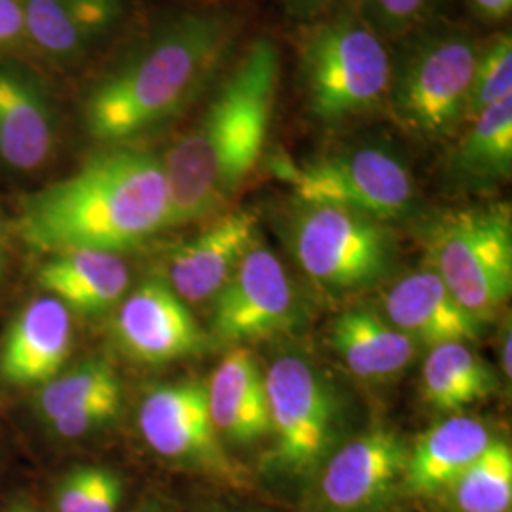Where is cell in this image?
I'll list each match as a JSON object with an SVG mask.
<instances>
[{"label": "cell", "mask_w": 512, "mask_h": 512, "mask_svg": "<svg viewBox=\"0 0 512 512\" xmlns=\"http://www.w3.org/2000/svg\"><path fill=\"white\" fill-rule=\"evenodd\" d=\"M167 209L162 156L118 148L25 196L18 230L27 247L44 255L74 249L120 255L165 230Z\"/></svg>", "instance_id": "obj_1"}, {"label": "cell", "mask_w": 512, "mask_h": 512, "mask_svg": "<svg viewBox=\"0 0 512 512\" xmlns=\"http://www.w3.org/2000/svg\"><path fill=\"white\" fill-rule=\"evenodd\" d=\"M279 52L260 38L222 82L200 120L165 154L167 228L222 211L258 164L274 114Z\"/></svg>", "instance_id": "obj_2"}, {"label": "cell", "mask_w": 512, "mask_h": 512, "mask_svg": "<svg viewBox=\"0 0 512 512\" xmlns=\"http://www.w3.org/2000/svg\"><path fill=\"white\" fill-rule=\"evenodd\" d=\"M232 19L217 12L167 21L95 82L84 101L93 139L126 143L192 105L232 44Z\"/></svg>", "instance_id": "obj_3"}, {"label": "cell", "mask_w": 512, "mask_h": 512, "mask_svg": "<svg viewBox=\"0 0 512 512\" xmlns=\"http://www.w3.org/2000/svg\"><path fill=\"white\" fill-rule=\"evenodd\" d=\"M431 270L476 321L499 310L512 289L511 211L469 207L440 217L427 238Z\"/></svg>", "instance_id": "obj_4"}, {"label": "cell", "mask_w": 512, "mask_h": 512, "mask_svg": "<svg viewBox=\"0 0 512 512\" xmlns=\"http://www.w3.org/2000/svg\"><path fill=\"white\" fill-rule=\"evenodd\" d=\"M264 380L274 435L268 465L291 476L313 475L336 450L344 427L336 387L319 366L298 353L279 355Z\"/></svg>", "instance_id": "obj_5"}, {"label": "cell", "mask_w": 512, "mask_h": 512, "mask_svg": "<svg viewBox=\"0 0 512 512\" xmlns=\"http://www.w3.org/2000/svg\"><path fill=\"white\" fill-rule=\"evenodd\" d=\"M300 69L311 112L330 124L374 109L393 74L382 40L351 18L315 27L302 42Z\"/></svg>", "instance_id": "obj_6"}, {"label": "cell", "mask_w": 512, "mask_h": 512, "mask_svg": "<svg viewBox=\"0 0 512 512\" xmlns=\"http://www.w3.org/2000/svg\"><path fill=\"white\" fill-rule=\"evenodd\" d=\"M291 249L302 272L332 293L376 285L395 260V239L382 220L332 205H308L291 222Z\"/></svg>", "instance_id": "obj_7"}, {"label": "cell", "mask_w": 512, "mask_h": 512, "mask_svg": "<svg viewBox=\"0 0 512 512\" xmlns=\"http://www.w3.org/2000/svg\"><path fill=\"white\" fill-rule=\"evenodd\" d=\"M274 169L308 205L342 207L385 222L404 217L414 202L406 165L385 148H351L308 164L277 160Z\"/></svg>", "instance_id": "obj_8"}, {"label": "cell", "mask_w": 512, "mask_h": 512, "mask_svg": "<svg viewBox=\"0 0 512 512\" xmlns=\"http://www.w3.org/2000/svg\"><path fill=\"white\" fill-rule=\"evenodd\" d=\"M478 52L465 37L421 44L391 74L389 101L397 120L412 131L435 137L467 118V103Z\"/></svg>", "instance_id": "obj_9"}, {"label": "cell", "mask_w": 512, "mask_h": 512, "mask_svg": "<svg viewBox=\"0 0 512 512\" xmlns=\"http://www.w3.org/2000/svg\"><path fill=\"white\" fill-rule=\"evenodd\" d=\"M302 308L281 260L256 241L213 298L211 330L224 344L262 340L294 329Z\"/></svg>", "instance_id": "obj_10"}, {"label": "cell", "mask_w": 512, "mask_h": 512, "mask_svg": "<svg viewBox=\"0 0 512 512\" xmlns=\"http://www.w3.org/2000/svg\"><path fill=\"white\" fill-rule=\"evenodd\" d=\"M139 427L162 458L232 484L241 482V467L220 444L203 382L154 387L141 404Z\"/></svg>", "instance_id": "obj_11"}, {"label": "cell", "mask_w": 512, "mask_h": 512, "mask_svg": "<svg viewBox=\"0 0 512 512\" xmlns=\"http://www.w3.org/2000/svg\"><path fill=\"white\" fill-rule=\"evenodd\" d=\"M408 444L395 431L370 429L336 448L321 467L317 509L380 512L403 490Z\"/></svg>", "instance_id": "obj_12"}, {"label": "cell", "mask_w": 512, "mask_h": 512, "mask_svg": "<svg viewBox=\"0 0 512 512\" xmlns=\"http://www.w3.org/2000/svg\"><path fill=\"white\" fill-rule=\"evenodd\" d=\"M114 334L128 355L148 365L198 355L207 346V334L186 302L162 279L141 283L122 302Z\"/></svg>", "instance_id": "obj_13"}, {"label": "cell", "mask_w": 512, "mask_h": 512, "mask_svg": "<svg viewBox=\"0 0 512 512\" xmlns=\"http://www.w3.org/2000/svg\"><path fill=\"white\" fill-rule=\"evenodd\" d=\"M258 241V217L251 209L222 213L202 232L175 245L167 260V285L184 302H205L219 294L241 258Z\"/></svg>", "instance_id": "obj_14"}, {"label": "cell", "mask_w": 512, "mask_h": 512, "mask_svg": "<svg viewBox=\"0 0 512 512\" xmlns=\"http://www.w3.org/2000/svg\"><path fill=\"white\" fill-rule=\"evenodd\" d=\"M71 348V313L52 296H40L19 311L2 336L0 382L42 387L61 372Z\"/></svg>", "instance_id": "obj_15"}, {"label": "cell", "mask_w": 512, "mask_h": 512, "mask_svg": "<svg viewBox=\"0 0 512 512\" xmlns=\"http://www.w3.org/2000/svg\"><path fill=\"white\" fill-rule=\"evenodd\" d=\"M389 323L423 346L473 342L480 321L465 310L431 268L399 279L384 300Z\"/></svg>", "instance_id": "obj_16"}, {"label": "cell", "mask_w": 512, "mask_h": 512, "mask_svg": "<svg viewBox=\"0 0 512 512\" xmlns=\"http://www.w3.org/2000/svg\"><path fill=\"white\" fill-rule=\"evenodd\" d=\"M55 145L52 101L35 76L0 65V164L29 173L48 162Z\"/></svg>", "instance_id": "obj_17"}, {"label": "cell", "mask_w": 512, "mask_h": 512, "mask_svg": "<svg viewBox=\"0 0 512 512\" xmlns=\"http://www.w3.org/2000/svg\"><path fill=\"white\" fill-rule=\"evenodd\" d=\"M27 44L57 63L76 61L107 37L122 0H21Z\"/></svg>", "instance_id": "obj_18"}, {"label": "cell", "mask_w": 512, "mask_h": 512, "mask_svg": "<svg viewBox=\"0 0 512 512\" xmlns=\"http://www.w3.org/2000/svg\"><path fill=\"white\" fill-rule=\"evenodd\" d=\"M205 385L209 414L220 437L253 444L270 435L266 380L251 351L236 348L226 353Z\"/></svg>", "instance_id": "obj_19"}, {"label": "cell", "mask_w": 512, "mask_h": 512, "mask_svg": "<svg viewBox=\"0 0 512 512\" xmlns=\"http://www.w3.org/2000/svg\"><path fill=\"white\" fill-rule=\"evenodd\" d=\"M38 285L67 310L103 313L128 291L129 270L116 253L74 249L57 253L38 270Z\"/></svg>", "instance_id": "obj_20"}, {"label": "cell", "mask_w": 512, "mask_h": 512, "mask_svg": "<svg viewBox=\"0 0 512 512\" xmlns=\"http://www.w3.org/2000/svg\"><path fill=\"white\" fill-rule=\"evenodd\" d=\"M492 440L488 425L475 418L440 421L408 452L403 490L412 495L446 492Z\"/></svg>", "instance_id": "obj_21"}, {"label": "cell", "mask_w": 512, "mask_h": 512, "mask_svg": "<svg viewBox=\"0 0 512 512\" xmlns=\"http://www.w3.org/2000/svg\"><path fill=\"white\" fill-rule=\"evenodd\" d=\"M330 344L353 374L374 382L403 374L418 351L414 340L370 310H349L336 317Z\"/></svg>", "instance_id": "obj_22"}, {"label": "cell", "mask_w": 512, "mask_h": 512, "mask_svg": "<svg viewBox=\"0 0 512 512\" xmlns=\"http://www.w3.org/2000/svg\"><path fill=\"white\" fill-rule=\"evenodd\" d=\"M497 387L492 368L467 344H440L429 351L421 368L423 399L444 414L461 412L480 403Z\"/></svg>", "instance_id": "obj_23"}, {"label": "cell", "mask_w": 512, "mask_h": 512, "mask_svg": "<svg viewBox=\"0 0 512 512\" xmlns=\"http://www.w3.org/2000/svg\"><path fill=\"white\" fill-rule=\"evenodd\" d=\"M454 165L471 181H503L512 169V97L482 110L463 137Z\"/></svg>", "instance_id": "obj_24"}, {"label": "cell", "mask_w": 512, "mask_h": 512, "mask_svg": "<svg viewBox=\"0 0 512 512\" xmlns=\"http://www.w3.org/2000/svg\"><path fill=\"white\" fill-rule=\"evenodd\" d=\"M446 492L458 512H511V446L492 440Z\"/></svg>", "instance_id": "obj_25"}, {"label": "cell", "mask_w": 512, "mask_h": 512, "mask_svg": "<svg viewBox=\"0 0 512 512\" xmlns=\"http://www.w3.org/2000/svg\"><path fill=\"white\" fill-rule=\"evenodd\" d=\"M122 403V385L116 372L105 361L90 359L59 372L40 387L38 414L46 421L93 403Z\"/></svg>", "instance_id": "obj_26"}, {"label": "cell", "mask_w": 512, "mask_h": 512, "mask_svg": "<svg viewBox=\"0 0 512 512\" xmlns=\"http://www.w3.org/2000/svg\"><path fill=\"white\" fill-rule=\"evenodd\" d=\"M124 480L116 471L99 465H78L55 486L57 512H118Z\"/></svg>", "instance_id": "obj_27"}, {"label": "cell", "mask_w": 512, "mask_h": 512, "mask_svg": "<svg viewBox=\"0 0 512 512\" xmlns=\"http://www.w3.org/2000/svg\"><path fill=\"white\" fill-rule=\"evenodd\" d=\"M512 97V40L499 37L476 59L471 95L467 103V118H475L482 110Z\"/></svg>", "instance_id": "obj_28"}, {"label": "cell", "mask_w": 512, "mask_h": 512, "mask_svg": "<svg viewBox=\"0 0 512 512\" xmlns=\"http://www.w3.org/2000/svg\"><path fill=\"white\" fill-rule=\"evenodd\" d=\"M120 406L122 403H116V401L80 406L48 421V425L61 439H78L114 420L120 412Z\"/></svg>", "instance_id": "obj_29"}, {"label": "cell", "mask_w": 512, "mask_h": 512, "mask_svg": "<svg viewBox=\"0 0 512 512\" xmlns=\"http://www.w3.org/2000/svg\"><path fill=\"white\" fill-rule=\"evenodd\" d=\"M27 46L21 0H0V52H16Z\"/></svg>", "instance_id": "obj_30"}, {"label": "cell", "mask_w": 512, "mask_h": 512, "mask_svg": "<svg viewBox=\"0 0 512 512\" xmlns=\"http://www.w3.org/2000/svg\"><path fill=\"white\" fill-rule=\"evenodd\" d=\"M376 12L391 23H404L418 18L433 0H370Z\"/></svg>", "instance_id": "obj_31"}, {"label": "cell", "mask_w": 512, "mask_h": 512, "mask_svg": "<svg viewBox=\"0 0 512 512\" xmlns=\"http://www.w3.org/2000/svg\"><path fill=\"white\" fill-rule=\"evenodd\" d=\"M473 4L488 18L503 19L511 14L512 0H473Z\"/></svg>", "instance_id": "obj_32"}, {"label": "cell", "mask_w": 512, "mask_h": 512, "mask_svg": "<svg viewBox=\"0 0 512 512\" xmlns=\"http://www.w3.org/2000/svg\"><path fill=\"white\" fill-rule=\"evenodd\" d=\"M507 338H503V346H501V368L507 374V378H511V332L505 334Z\"/></svg>", "instance_id": "obj_33"}, {"label": "cell", "mask_w": 512, "mask_h": 512, "mask_svg": "<svg viewBox=\"0 0 512 512\" xmlns=\"http://www.w3.org/2000/svg\"><path fill=\"white\" fill-rule=\"evenodd\" d=\"M133 512H164V509H162L160 501H156V499H145Z\"/></svg>", "instance_id": "obj_34"}, {"label": "cell", "mask_w": 512, "mask_h": 512, "mask_svg": "<svg viewBox=\"0 0 512 512\" xmlns=\"http://www.w3.org/2000/svg\"><path fill=\"white\" fill-rule=\"evenodd\" d=\"M330 0H296V4L304 10H317L321 6H325Z\"/></svg>", "instance_id": "obj_35"}, {"label": "cell", "mask_w": 512, "mask_h": 512, "mask_svg": "<svg viewBox=\"0 0 512 512\" xmlns=\"http://www.w3.org/2000/svg\"><path fill=\"white\" fill-rule=\"evenodd\" d=\"M2 512H38L35 507L27 505V503H12L10 507H6Z\"/></svg>", "instance_id": "obj_36"}, {"label": "cell", "mask_w": 512, "mask_h": 512, "mask_svg": "<svg viewBox=\"0 0 512 512\" xmlns=\"http://www.w3.org/2000/svg\"><path fill=\"white\" fill-rule=\"evenodd\" d=\"M2 258H4V232H2V224H0V268H2Z\"/></svg>", "instance_id": "obj_37"}]
</instances>
